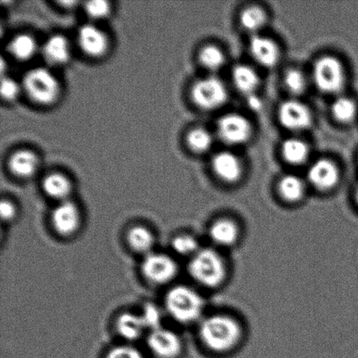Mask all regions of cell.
<instances>
[{
  "label": "cell",
  "mask_w": 358,
  "mask_h": 358,
  "mask_svg": "<svg viewBox=\"0 0 358 358\" xmlns=\"http://www.w3.org/2000/svg\"><path fill=\"white\" fill-rule=\"evenodd\" d=\"M248 106L251 108L252 110L258 111L261 110L262 107V103L261 99L255 94H250L248 96Z\"/></svg>",
  "instance_id": "8d00e7d4"
},
{
  "label": "cell",
  "mask_w": 358,
  "mask_h": 358,
  "mask_svg": "<svg viewBox=\"0 0 358 358\" xmlns=\"http://www.w3.org/2000/svg\"><path fill=\"white\" fill-rule=\"evenodd\" d=\"M191 96L196 106L203 110H213L226 103L228 92L222 80L209 76L193 84Z\"/></svg>",
  "instance_id": "52a82bcc"
},
{
  "label": "cell",
  "mask_w": 358,
  "mask_h": 358,
  "mask_svg": "<svg viewBox=\"0 0 358 358\" xmlns=\"http://www.w3.org/2000/svg\"><path fill=\"white\" fill-rule=\"evenodd\" d=\"M17 209L10 200L3 199L0 203V216L5 222H10L17 217Z\"/></svg>",
  "instance_id": "d590c367"
},
{
  "label": "cell",
  "mask_w": 358,
  "mask_h": 358,
  "mask_svg": "<svg viewBox=\"0 0 358 358\" xmlns=\"http://www.w3.org/2000/svg\"><path fill=\"white\" fill-rule=\"evenodd\" d=\"M249 49L252 58L264 68H273L279 62L280 48L271 38L255 34L249 43Z\"/></svg>",
  "instance_id": "5bb4252c"
},
{
  "label": "cell",
  "mask_w": 358,
  "mask_h": 358,
  "mask_svg": "<svg viewBox=\"0 0 358 358\" xmlns=\"http://www.w3.org/2000/svg\"><path fill=\"white\" fill-rule=\"evenodd\" d=\"M210 240L221 247H231L236 243L240 230L237 224L229 219H220L212 224L209 229Z\"/></svg>",
  "instance_id": "ffe728a7"
},
{
  "label": "cell",
  "mask_w": 358,
  "mask_h": 358,
  "mask_svg": "<svg viewBox=\"0 0 358 358\" xmlns=\"http://www.w3.org/2000/svg\"><path fill=\"white\" fill-rule=\"evenodd\" d=\"M52 229L62 238H69L78 233L83 217L79 207L71 200L59 202L52 209L50 216Z\"/></svg>",
  "instance_id": "ba28073f"
},
{
  "label": "cell",
  "mask_w": 358,
  "mask_h": 358,
  "mask_svg": "<svg viewBox=\"0 0 358 358\" xmlns=\"http://www.w3.org/2000/svg\"><path fill=\"white\" fill-rule=\"evenodd\" d=\"M280 150L284 160L293 166L304 164L310 156V147L306 142L299 138L286 139Z\"/></svg>",
  "instance_id": "603a6c76"
},
{
  "label": "cell",
  "mask_w": 358,
  "mask_h": 358,
  "mask_svg": "<svg viewBox=\"0 0 358 358\" xmlns=\"http://www.w3.org/2000/svg\"><path fill=\"white\" fill-rule=\"evenodd\" d=\"M115 329L118 335L128 342H134L142 338L147 331L141 314L124 312L115 322Z\"/></svg>",
  "instance_id": "ac0fdd59"
},
{
  "label": "cell",
  "mask_w": 358,
  "mask_h": 358,
  "mask_svg": "<svg viewBox=\"0 0 358 358\" xmlns=\"http://www.w3.org/2000/svg\"><path fill=\"white\" fill-rule=\"evenodd\" d=\"M313 79L315 86L322 92L326 94L339 93L345 85V66L335 56H322L315 63Z\"/></svg>",
  "instance_id": "5b68a950"
},
{
  "label": "cell",
  "mask_w": 358,
  "mask_h": 358,
  "mask_svg": "<svg viewBox=\"0 0 358 358\" xmlns=\"http://www.w3.org/2000/svg\"><path fill=\"white\" fill-rule=\"evenodd\" d=\"M355 199H356V202H357V206H358V185H357V187H356V189H355Z\"/></svg>",
  "instance_id": "74e56055"
},
{
  "label": "cell",
  "mask_w": 358,
  "mask_h": 358,
  "mask_svg": "<svg viewBox=\"0 0 358 358\" xmlns=\"http://www.w3.org/2000/svg\"><path fill=\"white\" fill-rule=\"evenodd\" d=\"M212 166L216 176L228 184L238 182L243 174L241 159L230 152L216 154L212 161Z\"/></svg>",
  "instance_id": "9a60e30c"
},
{
  "label": "cell",
  "mask_w": 358,
  "mask_h": 358,
  "mask_svg": "<svg viewBox=\"0 0 358 358\" xmlns=\"http://www.w3.org/2000/svg\"><path fill=\"white\" fill-rule=\"evenodd\" d=\"M199 59L203 68L210 71H216L224 66L226 56L217 45H207L200 50Z\"/></svg>",
  "instance_id": "83f0119b"
},
{
  "label": "cell",
  "mask_w": 358,
  "mask_h": 358,
  "mask_svg": "<svg viewBox=\"0 0 358 358\" xmlns=\"http://www.w3.org/2000/svg\"><path fill=\"white\" fill-rule=\"evenodd\" d=\"M141 273L147 282L153 285L163 286L176 278L178 266L171 256L164 252H152L143 258Z\"/></svg>",
  "instance_id": "8992f818"
},
{
  "label": "cell",
  "mask_w": 358,
  "mask_h": 358,
  "mask_svg": "<svg viewBox=\"0 0 358 358\" xmlns=\"http://www.w3.org/2000/svg\"><path fill=\"white\" fill-rule=\"evenodd\" d=\"M105 358H145L138 348L131 345H118L112 348Z\"/></svg>",
  "instance_id": "836d02e7"
},
{
  "label": "cell",
  "mask_w": 358,
  "mask_h": 358,
  "mask_svg": "<svg viewBox=\"0 0 358 358\" xmlns=\"http://www.w3.org/2000/svg\"><path fill=\"white\" fill-rule=\"evenodd\" d=\"M217 129L222 141L230 145H244L252 136L250 122L241 114L223 115L217 122Z\"/></svg>",
  "instance_id": "9c48e42d"
},
{
  "label": "cell",
  "mask_w": 358,
  "mask_h": 358,
  "mask_svg": "<svg viewBox=\"0 0 358 358\" xmlns=\"http://www.w3.org/2000/svg\"><path fill=\"white\" fill-rule=\"evenodd\" d=\"M189 275L195 282L206 287H217L227 275V266L222 256L210 248H201L189 259Z\"/></svg>",
  "instance_id": "3957f363"
},
{
  "label": "cell",
  "mask_w": 358,
  "mask_h": 358,
  "mask_svg": "<svg viewBox=\"0 0 358 358\" xmlns=\"http://www.w3.org/2000/svg\"><path fill=\"white\" fill-rule=\"evenodd\" d=\"M24 91L34 103L51 105L61 94V85L54 73L44 68L31 69L23 80Z\"/></svg>",
  "instance_id": "277c9868"
},
{
  "label": "cell",
  "mask_w": 358,
  "mask_h": 358,
  "mask_svg": "<svg viewBox=\"0 0 358 358\" xmlns=\"http://www.w3.org/2000/svg\"><path fill=\"white\" fill-rule=\"evenodd\" d=\"M186 143L193 152L203 153L212 147L213 136L206 129L195 128L188 133Z\"/></svg>",
  "instance_id": "f1b7e54d"
},
{
  "label": "cell",
  "mask_w": 358,
  "mask_h": 358,
  "mask_svg": "<svg viewBox=\"0 0 358 358\" xmlns=\"http://www.w3.org/2000/svg\"><path fill=\"white\" fill-rule=\"evenodd\" d=\"M38 159L36 154L31 150H20L10 157L8 167L13 176L19 178H29L36 173Z\"/></svg>",
  "instance_id": "d6986e66"
},
{
  "label": "cell",
  "mask_w": 358,
  "mask_h": 358,
  "mask_svg": "<svg viewBox=\"0 0 358 358\" xmlns=\"http://www.w3.org/2000/svg\"><path fill=\"white\" fill-rule=\"evenodd\" d=\"M235 87L248 96L254 94L259 86V76L254 69L248 65H237L231 73Z\"/></svg>",
  "instance_id": "7402d4cb"
},
{
  "label": "cell",
  "mask_w": 358,
  "mask_h": 358,
  "mask_svg": "<svg viewBox=\"0 0 358 358\" xmlns=\"http://www.w3.org/2000/svg\"><path fill=\"white\" fill-rule=\"evenodd\" d=\"M42 54L48 64L62 66L69 61L71 50L65 36L55 34L45 41L42 48Z\"/></svg>",
  "instance_id": "2e32d148"
},
{
  "label": "cell",
  "mask_w": 358,
  "mask_h": 358,
  "mask_svg": "<svg viewBox=\"0 0 358 358\" xmlns=\"http://www.w3.org/2000/svg\"><path fill=\"white\" fill-rule=\"evenodd\" d=\"M1 96L3 100H16L20 93V84L10 77H3L1 80Z\"/></svg>",
  "instance_id": "e575fe53"
},
{
  "label": "cell",
  "mask_w": 358,
  "mask_h": 358,
  "mask_svg": "<svg viewBox=\"0 0 358 358\" xmlns=\"http://www.w3.org/2000/svg\"><path fill=\"white\" fill-rule=\"evenodd\" d=\"M171 248L177 255L191 256L196 254L200 249L198 240L191 234H178L171 241Z\"/></svg>",
  "instance_id": "f546056e"
},
{
  "label": "cell",
  "mask_w": 358,
  "mask_h": 358,
  "mask_svg": "<svg viewBox=\"0 0 358 358\" xmlns=\"http://www.w3.org/2000/svg\"><path fill=\"white\" fill-rule=\"evenodd\" d=\"M240 22L245 31L257 34L266 24V13L258 6H249L242 10Z\"/></svg>",
  "instance_id": "4316f807"
},
{
  "label": "cell",
  "mask_w": 358,
  "mask_h": 358,
  "mask_svg": "<svg viewBox=\"0 0 358 358\" xmlns=\"http://www.w3.org/2000/svg\"><path fill=\"white\" fill-rule=\"evenodd\" d=\"M199 334L207 349L222 353L229 352L240 343L242 329L233 317L214 315L203 319L199 326Z\"/></svg>",
  "instance_id": "6da1fadb"
},
{
  "label": "cell",
  "mask_w": 358,
  "mask_h": 358,
  "mask_svg": "<svg viewBox=\"0 0 358 358\" xmlns=\"http://www.w3.org/2000/svg\"><path fill=\"white\" fill-rule=\"evenodd\" d=\"M42 189L45 195L56 201L69 200L72 192V184L69 179L62 173L48 174L42 182Z\"/></svg>",
  "instance_id": "44dd1931"
},
{
  "label": "cell",
  "mask_w": 358,
  "mask_h": 358,
  "mask_svg": "<svg viewBox=\"0 0 358 358\" xmlns=\"http://www.w3.org/2000/svg\"><path fill=\"white\" fill-rule=\"evenodd\" d=\"M308 178L318 191L328 192L338 185L340 171L331 160L319 159L308 170Z\"/></svg>",
  "instance_id": "4fadbf2b"
},
{
  "label": "cell",
  "mask_w": 358,
  "mask_h": 358,
  "mask_svg": "<svg viewBox=\"0 0 358 358\" xmlns=\"http://www.w3.org/2000/svg\"><path fill=\"white\" fill-rule=\"evenodd\" d=\"M164 306L175 321L182 324H189L201 317L203 300L192 287L177 285L168 291L164 297Z\"/></svg>",
  "instance_id": "7a4b0ae2"
},
{
  "label": "cell",
  "mask_w": 358,
  "mask_h": 358,
  "mask_svg": "<svg viewBox=\"0 0 358 358\" xmlns=\"http://www.w3.org/2000/svg\"><path fill=\"white\" fill-rule=\"evenodd\" d=\"M284 86L293 96H301L307 89V80L299 69H291L284 75Z\"/></svg>",
  "instance_id": "4dcf8cb0"
},
{
  "label": "cell",
  "mask_w": 358,
  "mask_h": 358,
  "mask_svg": "<svg viewBox=\"0 0 358 358\" xmlns=\"http://www.w3.org/2000/svg\"><path fill=\"white\" fill-rule=\"evenodd\" d=\"M331 111L336 121L343 124H350L357 117L358 105L352 98L342 96L333 103Z\"/></svg>",
  "instance_id": "484cf974"
},
{
  "label": "cell",
  "mask_w": 358,
  "mask_h": 358,
  "mask_svg": "<svg viewBox=\"0 0 358 358\" xmlns=\"http://www.w3.org/2000/svg\"><path fill=\"white\" fill-rule=\"evenodd\" d=\"M147 346L157 358H178L182 352V341L176 332L166 328L150 331Z\"/></svg>",
  "instance_id": "30bf717a"
},
{
  "label": "cell",
  "mask_w": 358,
  "mask_h": 358,
  "mask_svg": "<svg viewBox=\"0 0 358 358\" xmlns=\"http://www.w3.org/2000/svg\"><path fill=\"white\" fill-rule=\"evenodd\" d=\"M85 10L91 19L100 20L106 19L110 13V3L103 0H94L86 3Z\"/></svg>",
  "instance_id": "d6a6232c"
},
{
  "label": "cell",
  "mask_w": 358,
  "mask_h": 358,
  "mask_svg": "<svg viewBox=\"0 0 358 358\" xmlns=\"http://www.w3.org/2000/svg\"><path fill=\"white\" fill-rule=\"evenodd\" d=\"M278 118L280 124L291 131H305L313 121L310 108L296 100H287L280 104Z\"/></svg>",
  "instance_id": "8fae6325"
},
{
  "label": "cell",
  "mask_w": 358,
  "mask_h": 358,
  "mask_svg": "<svg viewBox=\"0 0 358 358\" xmlns=\"http://www.w3.org/2000/svg\"><path fill=\"white\" fill-rule=\"evenodd\" d=\"M77 41L84 54L93 58H99L106 54L110 45L107 35L94 24H84L80 27Z\"/></svg>",
  "instance_id": "7c38bea8"
},
{
  "label": "cell",
  "mask_w": 358,
  "mask_h": 358,
  "mask_svg": "<svg viewBox=\"0 0 358 358\" xmlns=\"http://www.w3.org/2000/svg\"><path fill=\"white\" fill-rule=\"evenodd\" d=\"M126 242L133 252L145 256L153 252L156 237L150 228L143 224H135L126 233Z\"/></svg>",
  "instance_id": "e0dca14e"
},
{
  "label": "cell",
  "mask_w": 358,
  "mask_h": 358,
  "mask_svg": "<svg viewBox=\"0 0 358 358\" xmlns=\"http://www.w3.org/2000/svg\"><path fill=\"white\" fill-rule=\"evenodd\" d=\"M142 318L149 331L162 327V315L159 308L152 303H146L142 310Z\"/></svg>",
  "instance_id": "1f68e13d"
},
{
  "label": "cell",
  "mask_w": 358,
  "mask_h": 358,
  "mask_svg": "<svg viewBox=\"0 0 358 358\" xmlns=\"http://www.w3.org/2000/svg\"><path fill=\"white\" fill-rule=\"evenodd\" d=\"M304 182L296 175L287 174L280 178L278 192L283 200L289 203H296L303 199L305 194Z\"/></svg>",
  "instance_id": "cb8c5ba5"
},
{
  "label": "cell",
  "mask_w": 358,
  "mask_h": 358,
  "mask_svg": "<svg viewBox=\"0 0 358 358\" xmlns=\"http://www.w3.org/2000/svg\"><path fill=\"white\" fill-rule=\"evenodd\" d=\"M10 54L19 61H28L34 57L37 51L36 41L29 34H19L10 41Z\"/></svg>",
  "instance_id": "d4e9b609"
}]
</instances>
